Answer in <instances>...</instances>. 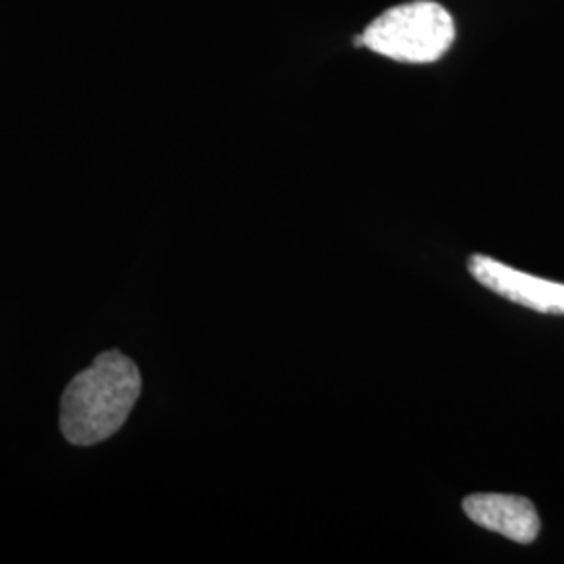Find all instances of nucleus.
<instances>
[{
	"label": "nucleus",
	"instance_id": "1",
	"mask_svg": "<svg viewBox=\"0 0 564 564\" xmlns=\"http://www.w3.org/2000/svg\"><path fill=\"white\" fill-rule=\"evenodd\" d=\"M139 366L121 351H105L65 387L61 433L74 445L101 444L128 421L141 395Z\"/></svg>",
	"mask_w": 564,
	"mask_h": 564
},
{
	"label": "nucleus",
	"instance_id": "2",
	"mask_svg": "<svg viewBox=\"0 0 564 564\" xmlns=\"http://www.w3.org/2000/svg\"><path fill=\"white\" fill-rule=\"evenodd\" d=\"M456 39V25L442 4L416 0L384 11L364 30L366 48L389 59L433 63Z\"/></svg>",
	"mask_w": 564,
	"mask_h": 564
},
{
	"label": "nucleus",
	"instance_id": "3",
	"mask_svg": "<svg viewBox=\"0 0 564 564\" xmlns=\"http://www.w3.org/2000/svg\"><path fill=\"white\" fill-rule=\"evenodd\" d=\"M468 270L475 281L508 302L542 314H564V284L531 276L487 256H470Z\"/></svg>",
	"mask_w": 564,
	"mask_h": 564
},
{
	"label": "nucleus",
	"instance_id": "4",
	"mask_svg": "<svg viewBox=\"0 0 564 564\" xmlns=\"http://www.w3.org/2000/svg\"><path fill=\"white\" fill-rule=\"evenodd\" d=\"M466 517L517 544H531L540 535V514L531 500L506 494H475L464 500Z\"/></svg>",
	"mask_w": 564,
	"mask_h": 564
}]
</instances>
